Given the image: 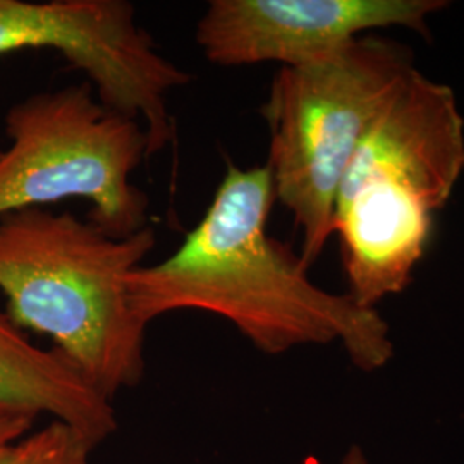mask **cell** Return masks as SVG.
<instances>
[{"mask_svg": "<svg viewBox=\"0 0 464 464\" xmlns=\"http://www.w3.org/2000/svg\"><path fill=\"white\" fill-rule=\"evenodd\" d=\"M0 217L63 199L92 203L102 231L128 237L149 227V197L131 181L149 159V134L100 102L90 83L40 92L5 114Z\"/></svg>", "mask_w": 464, "mask_h": 464, "instance_id": "4", "label": "cell"}, {"mask_svg": "<svg viewBox=\"0 0 464 464\" xmlns=\"http://www.w3.org/2000/svg\"><path fill=\"white\" fill-rule=\"evenodd\" d=\"M360 174L410 184L442 210L464 174V117L454 90L413 71L356 150L346 176Z\"/></svg>", "mask_w": 464, "mask_h": 464, "instance_id": "7", "label": "cell"}, {"mask_svg": "<svg viewBox=\"0 0 464 464\" xmlns=\"http://www.w3.org/2000/svg\"><path fill=\"white\" fill-rule=\"evenodd\" d=\"M52 49L90 78L100 102L140 121L150 157L176 134L169 95L191 74L167 59L126 0H0V55Z\"/></svg>", "mask_w": 464, "mask_h": 464, "instance_id": "5", "label": "cell"}, {"mask_svg": "<svg viewBox=\"0 0 464 464\" xmlns=\"http://www.w3.org/2000/svg\"><path fill=\"white\" fill-rule=\"evenodd\" d=\"M337 464H372L370 458L365 452V449L358 444H353L346 449V452L343 454V458L339 459Z\"/></svg>", "mask_w": 464, "mask_h": 464, "instance_id": "11", "label": "cell"}, {"mask_svg": "<svg viewBox=\"0 0 464 464\" xmlns=\"http://www.w3.org/2000/svg\"><path fill=\"white\" fill-rule=\"evenodd\" d=\"M24 416L64 423L99 448L117 431L111 399L86 381L59 349L38 348L0 310V418Z\"/></svg>", "mask_w": 464, "mask_h": 464, "instance_id": "8", "label": "cell"}, {"mask_svg": "<svg viewBox=\"0 0 464 464\" xmlns=\"http://www.w3.org/2000/svg\"><path fill=\"white\" fill-rule=\"evenodd\" d=\"M34 420L24 416L0 418V452L13 442H16L17 439L34 430Z\"/></svg>", "mask_w": 464, "mask_h": 464, "instance_id": "10", "label": "cell"}, {"mask_svg": "<svg viewBox=\"0 0 464 464\" xmlns=\"http://www.w3.org/2000/svg\"><path fill=\"white\" fill-rule=\"evenodd\" d=\"M415 69L406 45L368 34L327 57L277 71L262 107L266 166L276 201L303 232L306 266L334 234L335 199L356 150Z\"/></svg>", "mask_w": 464, "mask_h": 464, "instance_id": "3", "label": "cell"}, {"mask_svg": "<svg viewBox=\"0 0 464 464\" xmlns=\"http://www.w3.org/2000/svg\"><path fill=\"white\" fill-rule=\"evenodd\" d=\"M93 446L64 423L49 421L0 452V464H93Z\"/></svg>", "mask_w": 464, "mask_h": 464, "instance_id": "9", "label": "cell"}, {"mask_svg": "<svg viewBox=\"0 0 464 464\" xmlns=\"http://www.w3.org/2000/svg\"><path fill=\"white\" fill-rule=\"evenodd\" d=\"M274 203L266 164L241 169L229 162L181 246L128 276L134 315L149 327L174 312L212 314L268 356L341 343L354 368L370 373L387 366L394 356L389 324L379 310L310 279L301 255L266 229Z\"/></svg>", "mask_w": 464, "mask_h": 464, "instance_id": "1", "label": "cell"}, {"mask_svg": "<svg viewBox=\"0 0 464 464\" xmlns=\"http://www.w3.org/2000/svg\"><path fill=\"white\" fill-rule=\"evenodd\" d=\"M157 245L149 226L114 237L71 212L32 207L0 217V293L23 331L47 335L100 394L114 401L145 375L147 325L128 276Z\"/></svg>", "mask_w": 464, "mask_h": 464, "instance_id": "2", "label": "cell"}, {"mask_svg": "<svg viewBox=\"0 0 464 464\" xmlns=\"http://www.w3.org/2000/svg\"><path fill=\"white\" fill-rule=\"evenodd\" d=\"M448 7L446 0H212L195 38L216 66H299L377 30L427 34V19Z\"/></svg>", "mask_w": 464, "mask_h": 464, "instance_id": "6", "label": "cell"}]
</instances>
